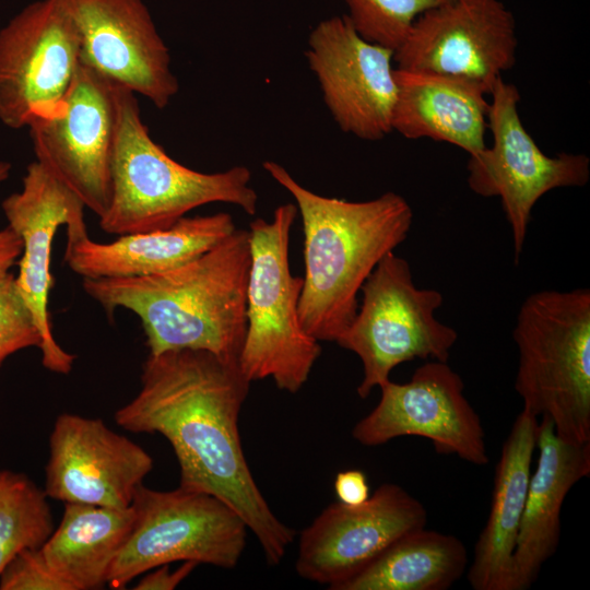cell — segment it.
I'll list each match as a JSON object with an SVG mask.
<instances>
[{"label":"cell","mask_w":590,"mask_h":590,"mask_svg":"<svg viewBox=\"0 0 590 590\" xmlns=\"http://www.w3.org/2000/svg\"><path fill=\"white\" fill-rule=\"evenodd\" d=\"M250 381L239 363L203 350L149 354L137 396L115 413L131 433H157L179 465V487L215 496L245 521L269 565H279L294 531L271 510L243 450L238 417Z\"/></svg>","instance_id":"cell-1"},{"label":"cell","mask_w":590,"mask_h":590,"mask_svg":"<svg viewBox=\"0 0 590 590\" xmlns=\"http://www.w3.org/2000/svg\"><path fill=\"white\" fill-rule=\"evenodd\" d=\"M247 229L169 271L140 278L83 279L84 292L108 315L118 308L140 319L149 354L191 349L239 362L247 330L250 270Z\"/></svg>","instance_id":"cell-2"},{"label":"cell","mask_w":590,"mask_h":590,"mask_svg":"<svg viewBox=\"0 0 590 590\" xmlns=\"http://www.w3.org/2000/svg\"><path fill=\"white\" fill-rule=\"evenodd\" d=\"M262 167L293 197L302 219V326L319 342H335L357 312L366 279L408 237L413 210L393 191L347 201L310 191L276 162L266 161Z\"/></svg>","instance_id":"cell-3"},{"label":"cell","mask_w":590,"mask_h":590,"mask_svg":"<svg viewBox=\"0 0 590 590\" xmlns=\"http://www.w3.org/2000/svg\"><path fill=\"white\" fill-rule=\"evenodd\" d=\"M117 123L111 158V196L98 221L114 235L164 229L190 211L222 202L255 215L258 194L243 165L202 173L178 163L143 123L135 94L116 84Z\"/></svg>","instance_id":"cell-4"},{"label":"cell","mask_w":590,"mask_h":590,"mask_svg":"<svg viewBox=\"0 0 590 590\" xmlns=\"http://www.w3.org/2000/svg\"><path fill=\"white\" fill-rule=\"evenodd\" d=\"M512 337L522 409L547 417L562 440L590 442V290L529 295Z\"/></svg>","instance_id":"cell-5"},{"label":"cell","mask_w":590,"mask_h":590,"mask_svg":"<svg viewBox=\"0 0 590 590\" xmlns=\"http://www.w3.org/2000/svg\"><path fill=\"white\" fill-rule=\"evenodd\" d=\"M298 214L295 203L279 205L271 221L249 225L250 270L247 284V330L239 367L250 381L272 378L288 393L307 382L321 353L320 342L302 326L298 312L303 276L290 267L291 229Z\"/></svg>","instance_id":"cell-6"},{"label":"cell","mask_w":590,"mask_h":590,"mask_svg":"<svg viewBox=\"0 0 590 590\" xmlns=\"http://www.w3.org/2000/svg\"><path fill=\"white\" fill-rule=\"evenodd\" d=\"M362 302L352 322L335 343L355 353L363 365L356 392L366 399L390 380L400 364L415 358L448 362L457 331L440 322L435 311L442 294L420 288L409 262L387 253L364 282Z\"/></svg>","instance_id":"cell-7"},{"label":"cell","mask_w":590,"mask_h":590,"mask_svg":"<svg viewBox=\"0 0 590 590\" xmlns=\"http://www.w3.org/2000/svg\"><path fill=\"white\" fill-rule=\"evenodd\" d=\"M131 508V532L108 574L111 589H123L146 571L174 562L234 569L244 553L245 521L213 495L179 486L156 491L142 484Z\"/></svg>","instance_id":"cell-8"},{"label":"cell","mask_w":590,"mask_h":590,"mask_svg":"<svg viewBox=\"0 0 590 590\" xmlns=\"http://www.w3.org/2000/svg\"><path fill=\"white\" fill-rule=\"evenodd\" d=\"M489 95L487 127L493 144L470 156L468 185L481 197L500 198L518 263L535 203L553 189L585 186L590 158L574 153L546 155L522 125L520 94L514 84L499 78Z\"/></svg>","instance_id":"cell-9"},{"label":"cell","mask_w":590,"mask_h":590,"mask_svg":"<svg viewBox=\"0 0 590 590\" xmlns=\"http://www.w3.org/2000/svg\"><path fill=\"white\" fill-rule=\"evenodd\" d=\"M116 83L83 62L63 98L27 128L36 161L98 217L111 196Z\"/></svg>","instance_id":"cell-10"},{"label":"cell","mask_w":590,"mask_h":590,"mask_svg":"<svg viewBox=\"0 0 590 590\" xmlns=\"http://www.w3.org/2000/svg\"><path fill=\"white\" fill-rule=\"evenodd\" d=\"M378 404L352 429L363 446L377 447L404 436L429 439L439 455L474 465L489 461L481 417L464 396V382L447 362L420 366L408 382L388 380Z\"/></svg>","instance_id":"cell-11"},{"label":"cell","mask_w":590,"mask_h":590,"mask_svg":"<svg viewBox=\"0 0 590 590\" xmlns=\"http://www.w3.org/2000/svg\"><path fill=\"white\" fill-rule=\"evenodd\" d=\"M80 63V37L61 0L27 4L0 30V121L21 129L66 95Z\"/></svg>","instance_id":"cell-12"},{"label":"cell","mask_w":590,"mask_h":590,"mask_svg":"<svg viewBox=\"0 0 590 590\" xmlns=\"http://www.w3.org/2000/svg\"><path fill=\"white\" fill-rule=\"evenodd\" d=\"M517 47L516 20L500 0H450L415 20L393 61L468 80L488 95L514 67Z\"/></svg>","instance_id":"cell-13"},{"label":"cell","mask_w":590,"mask_h":590,"mask_svg":"<svg viewBox=\"0 0 590 590\" xmlns=\"http://www.w3.org/2000/svg\"><path fill=\"white\" fill-rule=\"evenodd\" d=\"M305 56L343 132L377 141L392 131L393 50L364 39L342 15L322 20L311 30Z\"/></svg>","instance_id":"cell-14"},{"label":"cell","mask_w":590,"mask_h":590,"mask_svg":"<svg viewBox=\"0 0 590 590\" xmlns=\"http://www.w3.org/2000/svg\"><path fill=\"white\" fill-rule=\"evenodd\" d=\"M424 505L385 483L356 506L329 505L299 538L297 574L331 590L362 570L405 533L426 527Z\"/></svg>","instance_id":"cell-15"},{"label":"cell","mask_w":590,"mask_h":590,"mask_svg":"<svg viewBox=\"0 0 590 590\" xmlns=\"http://www.w3.org/2000/svg\"><path fill=\"white\" fill-rule=\"evenodd\" d=\"M8 226L22 241L16 285L42 337L43 366L55 374L72 370L76 356L63 350L52 334L49 294L51 246L60 226L67 236L87 232L83 203L37 161L28 164L22 190L2 201Z\"/></svg>","instance_id":"cell-16"},{"label":"cell","mask_w":590,"mask_h":590,"mask_svg":"<svg viewBox=\"0 0 590 590\" xmlns=\"http://www.w3.org/2000/svg\"><path fill=\"white\" fill-rule=\"evenodd\" d=\"M75 23L80 60L164 109L179 90L168 47L142 0H61Z\"/></svg>","instance_id":"cell-17"},{"label":"cell","mask_w":590,"mask_h":590,"mask_svg":"<svg viewBox=\"0 0 590 590\" xmlns=\"http://www.w3.org/2000/svg\"><path fill=\"white\" fill-rule=\"evenodd\" d=\"M153 464L141 446L102 418L61 413L49 436L44 491L64 504L128 508Z\"/></svg>","instance_id":"cell-18"},{"label":"cell","mask_w":590,"mask_h":590,"mask_svg":"<svg viewBox=\"0 0 590 590\" xmlns=\"http://www.w3.org/2000/svg\"><path fill=\"white\" fill-rule=\"evenodd\" d=\"M236 229L227 212L184 216L170 227L98 243L88 233L67 236L64 263L82 279L160 274L199 257Z\"/></svg>","instance_id":"cell-19"},{"label":"cell","mask_w":590,"mask_h":590,"mask_svg":"<svg viewBox=\"0 0 590 590\" xmlns=\"http://www.w3.org/2000/svg\"><path fill=\"white\" fill-rule=\"evenodd\" d=\"M534 472L512 556L511 590H527L560 540V511L569 491L590 474V442L570 444L555 434L547 417L539 422Z\"/></svg>","instance_id":"cell-20"},{"label":"cell","mask_w":590,"mask_h":590,"mask_svg":"<svg viewBox=\"0 0 590 590\" xmlns=\"http://www.w3.org/2000/svg\"><path fill=\"white\" fill-rule=\"evenodd\" d=\"M394 80L392 131L411 140L447 142L469 156L485 149L489 103L482 87L456 76L398 68Z\"/></svg>","instance_id":"cell-21"},{"label":"cell","mask_w":590,"mask_h":590,"mask_svg":"<svg viewBox=\"0 0 590 590\" xmlns=\"http://www.w3.org/2000/svg\"><path fill=\"white\" fill-rule=\"evenodd\" d=\"M538 420L522 409L503 445L488 517L467 574L473 590H511L512 556L532 473Z\"/></svg>","instance_id":"cell-22"},{"label":"cell","mask_w":590,"mask_h":590,"mask_svg":"<svg viewBox=\"0 0 590 590\" xmlns=\"http://www.w3.org/2000/svg\"><path fill=\"white\" fill-rule=\"evenodd\" d=\"M133 520L131 506L66 503L61 521L42 551L49 567L70 590L103 589Z\"/></svg>","instance_id":"cell-23"},{"label":"cell","mask_w":590,"mask_h":590,"mask_svg":"<svg viewBox=\"0 0 590 590\" xmlns=\"http://www.w3.org/2000/svg\"><path fill=\"white\" fill-rule=\"evenodd\" d=\"M467 566L459 538L424 527L399 538L337 590H448Z\"/></svg>","instance_id":"cell-24"},{"label":"cell","mask_w":590,"mask_h":590,"mask_svg":"<svg viewBox=\"0 0 590 590\" xmlns=\"http://www.w3.org/2000/svg\"><path fill=\"white\" fill-rule=\"evenodd\" d=\"M47 498L26 474L0 469V575L19 552L43 546L52 533Z\"/></svg>","instance_id":"cell-25"},{"label":"cell","mask_w":590,"mask_h":590,"mask_svg":"<svg viewBox=\"0 0 590 590\" xmlns=\"http://www.w3.org/2000/svg\"><path fill=\"white\" fill-rule=\"evenodd\" d=\"M450 0H344L351 24L364 39L396 50L424 12Z\"/></svg>","instance_id":"cell-26"},{"label":"cell","mask_w":590,"mask_h":590,"mask_svg":"<svg viewBox=\"0 0 590 590\" xmlns=\"http://www.w3.org/2000/svg\"><path fill=\"white\" fill-rule=\"evenodd\" d=\"M40 346L42 337L15 275L10 271L0 273V366L19 351Z\"/></svg>","instance_id":"cell-27"},{"label":"cell","mask_w":590,"mask_h":590,"mask_svg":"<svg viewBox=\"0 0 590 590\" xmlns=\"http://www.w3.org/2000/svg\"><path fill=\"white\" fill-rule=\"evenodd\" d=\"M0 590H70L49 567L40 547L19 552L0 575Z\"/></svg>","instance_id":"cell-28"},{"label":"cell","mask_w":590,"mask_h":590,"mask_svg":"<svg viewBox=\"0 0 590 590\" xmlns=\"http://www.w3.org/2000/svg\"><path fill=\"white\" fill-rule=\"evenodd\" d=\"M169 564L157 566L146 571L134 587L137 590H173L185 580L199 565L197 562L186 560L175 570Z\"/></svg>","instance_id":"cell-29"},{"label":"cell","mask_w":590,"mask_h":590,"mask_svg":"<svg viewBox=\"0 0 590 590\" xmlns=\"http://www.w3.org/2000/svg\"><path fill=\"white\" fill-rule=\"evenodd\" d=\"M334 492L339 502L349 506L361 505L370 496L366 474L361 470L339 472L334 479Z\"/></svg>","instance_id":"cell-30"},{"label":"cell","mask_w":590,"mask_h":590,"mask_svg":"<svg viewBox=\"0 0 590 590\" xmlns=\"http://www.w3.org/2000/svg\"><path fill=\"white\" fill-rule=\"evenodd\" d=\"M22 253V241L9 226L0 229V273L8 272Z\"/></svg>","instance_id":"cell-31"},{"label":"cell","mask_w":590,"mask_h":590,"mask_svg":"<svg viewBox=\"0 0 590 590\" xmlns=\"http://www.w3.org/2000/svg\"><path fill=\"white\" fill-rule=\"evenodd\" d=\"M11 164L4 161H0V182L4 181L10 174Z\"/></svg>","instance_id":"cell-32"}]
</instances>
